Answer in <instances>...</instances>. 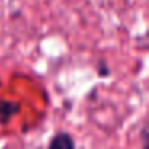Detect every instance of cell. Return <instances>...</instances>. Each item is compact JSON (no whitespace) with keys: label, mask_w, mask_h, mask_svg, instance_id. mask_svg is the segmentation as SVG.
Wrapping results in <instances>:
<instances>
[{"label":"cell","mask_w":149,"mask_h":149,"mask_svg":"<svg viewBox=\"0 0 149 149\" xmlns=\"http://www.w3.org/2000/svg\"><path fill=\"white\" fill-rule=\"evenodd\" d=\"M21 109L19 103L10 100H0V123H7L10 122V119L18 114Z\"/></svg>","instance_id":"6da1fadb"},{"label":"cell","mask_w":149,"mask_h":149,"mask_svg":"<svg viewBox=\"0 0 149 149\" xmlns=\"http://www.w3.org/2000/svg\"><path fill=\"white\" fill-rule=\"evenodd\" d=\"M48 149H75V143L69 133L61 132V133H56L52 138Z\"/></svg>","instance_id":"7a4b0ae2"}]
</instances>
